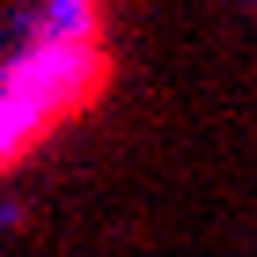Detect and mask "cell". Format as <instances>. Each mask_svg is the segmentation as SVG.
<instances>
[{"label":"cell","mask_w":257,"mask_h":257,"mask_svg":"<svg viewBox=\"0 0 257 257\" xmlns=\"http://www.w3.org/2000/svg\"><path fill=\"white\" fill-rule=\"evenodd\" d=\"M110 74H118V59H110L96 8L44 15V30L22 44V59L0 74V177H15L74 118H88L110 88Z\"/></svg>","instance_id":"1"}]
</instances>
